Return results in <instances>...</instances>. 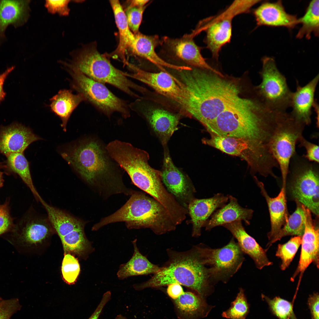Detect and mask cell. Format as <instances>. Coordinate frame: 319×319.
I'll list each match as a JSON object with an SVG mask.
<instances>
[{"mask_svg":"<svg viewBox=\"0 0 319 319\" xmlns=\"http://www.w3.org/2000/svg\"><path fill=\"white\" fill-rule=\"evenodd\" d=\"M279 113L268 108L259 97H241L205 126L213 134L248 140L271 156Z\"/></svg>","mask_w":319,"mask_h":319,"instance_id":"cell-1","label":"cell"},{"mask_svg":"<svg viewBox=\"0 0 319 319\" xmlns=\"http://www.w3.org/2000/svg\"><path fill=\"white\" fill-rule=\"evenodd\" d=\"M206 70L179 72L188 95L185 111L205 126L241 98L236 83Z\"/></svg>","mask_w":319,"mask_h":319,"instance_id":"cell-2","label":"cell"},{"mask_svg":"<svg viewBox=\"0 0 319 319\" xmlns=\"http://www.w3.org/2000/svg\"><path fill=\"white\" fill-rule=\"evenodd\" d=\"M106 146L98 138L92 136L61 155L88 184L101 192L131 195L134 191L126 188L123 181V170L110 155Z\"/></svg>","mask_w":319,"mask_h":319,"instance_id":"cell-3","label":"cell"},{"mask_svg":"<svg viewBox=\"0 0 319 319\" xmlns=\"http://www.w3.org/2000/svg\"><path fill=\"white\" fill-rule=\"evenodd\" d=\"M203 243L190 249L178 251L168 248V260L159 271L148 280L133 285L140 291L156 288L177 283L205 297L211 294L215 284L205 260Z\"/></svg>","mask_w":319,"mask_h":319,"instance_id":"cell-4","label":"cell"},{"mask_svg":"<svg viewBox=\"0 0 319 319\" xmlns=\"http://www.w3.org/2000/svg\"><path fill=\"white\" fill-rule=\"evenodd\" d=\"M111 157L129 176L133 183L150 195L166 209L172 219L181 217L185 209L165 189L161 172L149 165L148 154L131 143L120 141L111 149Z\"/></svg>","mask_w":319,"mask_h":319,"instance_id":"cell-5","label":"cell"},{"mask_svg":"<svg viewBox=\"0 0 319 319\" xmlns=\"http://www.w3.org/2000/svg\"><path fill=\"white\" fill-rule=\"evenodd\" d=\"M121 208L102 218L92 227L97 231L108 224L123 222L129 229L147 228L160 235L175 230L177 225L165 207L145 193L135 191Z\"/></svg>","mask_w":319,"mask_h":319,"instance_id":"cell-6","label":"cell"},{"mask_svg":"<svg viewBox=\"0 0 319 319\" xmlns=\"http://www.w3.org/2000/svg\"><path fill=\"white\" fill-rule=\"evenodd\" d=\"M70 58L63 64L66 68L77 70L88 77L103 84H110L133 98L139 97L133 91L144 92V89L136 84L115 68L93 45L74 50Z\"/></svg>","mask_w":319,"mask_h":319,"instance_id":"cell-7","label":"cell"},{"mask_svg":"<svg viewBox=\"0 0 319 319\" xmlns=\"http://www.w3.org/2000/svg\"><path fill=\"white\" fill-rule=\"evenodd\" d=\"M55 232L47 217L30 208L4 236L19 252L28 253L44 247Z\"/></svg>","mask_w":319,"mask_h":319,"instance_id":"cell-8","label":"cell"},{"mask_svg":"<svg viewBox=\"0 0 319 319\" xmlns=\"http://www.w3.org/2000/svg\"><path fill=\"white\" fill-rule=\"evenodd\" d=\"M289 189L292 198L319 216L318 163L295 154L292 158Z\"/></svg>","mask_w":319,"mask_h":319,"instance_id":"cell-9","label":"cell"},{"mask_svg":"<svg viewBox=\"0 0 319 319\" xmlns=\"http://www.w3.org/2000/svg\"><path fill=\"white\" fill-rule=\"evenodd\" d=\"M67 69L72 77L73 88L84 96L85 101L108 118L116 112L120 114L125 119L130 116L129 104L113 94L104 84L77 70Z\"/></svg>","mask_w":319,"mask_h":319,"instance_id":"cell-10","label":"cell"},{"mask_svg":"<svg viewBox=\"0 0 319 319\" xmlns=\"http://www.w3.org/2000/svg\"><path fill=\"white\" fill-rule=\"evenodd\" d=\"M305 126L294 118L290 113H280L272 140V154L280 168L282 187L286 188L291 159L295 154L296 145Z\"/></svg>","mask_w":319,"mask_h":319,"instance_id":"cell-11","label":"cell"},{"mask_svg":"<svg viewBox=\"0 0 319 319\" xmlns=\"http://www.w3.org/2000/svg\"><path fill=\"white\" fill-rule=\"evenodd\" d=\"M261 84L256 89L259 97L268 108L276 112L286 111L290 107L292 92L285 76L279 71L274 59L265 56L262 59Z\"/></svg>","mask_w":319,"mask_h":319,"instance_id":"cell-12","label":"cell"},{"mask_svg":"<svg viewBox=\"0 0 319 319\" xmlns=\"http://www.w3.org/2000/svg\"><path fill=\"white\" fill-rule=\"evenodd\" d=\"M204 255L213 279L217 284L227 283L241 268L244 253L232 237L224 247L212 249L204 245Z\"/></svg>","mask_w":319,"mask_h":319,"instance_id":"cell-13","label":"cell"},{"mask_svg":"<svg viewBox=\"0 0 319 319\" xmlns=\"http://www.w3.org/2000/svg\"><path fill=\"white\" fill-rule=\"evenodd\" d=\"M132 72H124L131 78L150 86L158 93L175 101L184 110L188 100V94L183 83L167 71L158 72L147 71L129 63Z\"/></svg>","mask_w":319,"mask_h":319,"instance_id":"cell-14","label":"cell"},{"mask_svg":"<svg viewBox=\"0 0 319 319\" xmlns=\"http://www.w3.org/2000/svg\"><path fill=\"white\" fill-rule=\"evenodd\" d=\"M161 178L168 192L187 209L189 203L195 198V188L185 175L175 165L167 149H165L164 152Z\"/></svg>","mask_w":319,"mask_h":319,"instance_id":"cell-15","label":"cell"},{"mask_svg":"<svg viewBox=\"0 0 319 319\" xmlns=\"http://www.w3.org/2000/svg\"><path fill=\"white\" fill-rule=\"evenodd\" d=\"M303 209L305 229L301 238L300 258L296 270L290 279L293 281L299 275L298 287L304 272L311 263H313L317 268L319 267V227L314 223L310 210L304 206Z\"/></svg>","mask_w":319,"mask_h":319,"instance_id":"cell-16","label":"cell"},{"mask_svg":"<svg viewBox=\"0 0 319 319\" xmlns=\"http://www.w3.org/2000/svg\"><path fill=\"white\" fill-rule=\"evenodd\" d=\"M131 110L142 114L163 145L177 130L180 116L161 108L146 109L135 101L129 104Z\"/></svg>","mask_w":319,"mask_h":319,"instance_id":"cell-17","label":"cell"},{"mask_svg":"<svg viewBox=\"0 0 319 319\" xmlns=\"http://www.w3.org/2000/svg\"><path fill=\"white\" fill-rule=\"evenodd\" d=\"M228 196L218 193L209 198H194L189 202L187 210L192 225V237H197L201 236L202 228L204 227L214 213L228 202Z\"/></svg>","mask_w":319,"mask_h":319,"instance_id":"cell-18","label":"cell"},{"mask_svg":"<svg viewBox=\"0 0 319 319\" xmlns=\"http://www.w3.org/2000/svg\"><path fill=\"white\" fill-rule=\"evenodd\" d=\"M41 139L31 129L17 123L0 126V153L6 156L12 153H23L32 142Z\"/></svg>","mask_w":319,"mask_h":319,"instance_id":"cell-19","label":"cell"},{"mask_svg":"<svg viewBox=\"0 0 319 319\" xmlns=\"http://www.w3.org/2000/svg\"><path fill=\"white\" fill-rule=\"evenodd\" d=\"M189 34L180 38H165L164 40L173 53L187 64L197 68L211 71L224 77L222 73L210 66L203 58L201 48Z\"/></svg>","mask_w":319,"mask_h":319,"instance_id":"cell-20","label":"cell"},{"mask_svg":"<svg viewBox=\"0 0 319 319\" xmlns=\"http://www.w3.org/2000/svg\"><path fill=\"white\" fill-rule=\"evenodd\" d=\"M319 79L318 74L303 87L297 81L296 91L292 93L290 104L292 110L290 113L294 118L305 126L309 125L311 123L312 108L317 103L314 96Z\"/></svg>","mask_w":319,"mask_h":319,"instance_id":"cell-21","label":"cell"},{"mask_svg":"<svg viewBox=\"0 0 319 319\" xmlns=\"http://www.w3.org/2000/svg\"><path fill=\"white\" fill-rule=\"evenodd\" d=\"M257 25L293 28L298 24L295 15L287 13L281 1L262 3L253 12Z\"/></svg>","mask_w":319,"mask_h":319,"instance_id":"cell-22","label":"cell"},{"mask_svg":"<svg viewBox=\"0 0 319 319\" xmlns=\"http://www.w3.org/2000/svg\"><path fill=\"white\" fill-rule=\"evenodd\" d=\"M232 234L240 249L244 254L250 256L254 261L256 267L259 269L272 265L268 259L267 250L264 249L245 231L242 221H237L222 226Z\"/></svg>","mask_w":319,"mask_h":319,"instance_id":"cell-23","label":"cell"},{"mask_svg":"<svg viewBox=\"0 0 319 319\" xmlns=\"http://www.w3.org/2000/svg\"><path fill=\"white\" fill-rule=\"evenodd\" d=\"M234 16L227 9L208 25L205 42L213 57L217 59L222 47L229 43L232 35V20Z\"/></svg>","mask_w":319,"mask_h":319,"instance_id":"cell-24","label":"cell"},{"mask_svg":"<svg viewBox=\"0 0 319 319\" xmlns=\"http://www.w3.org/2000/svg\"><path fill=\"white\" fill-rule=\"evenodd\" d=\"M203 141L206 144L232 155L240 156L246 152L248 154L250 162H258L262 157L259 148L246 139L213 134L210 138L204 139Z\"/></svg>","mask_w":319,"mask_h":319,"instance_id":"cell-25","label":"cell"},{"mask_svg":"<svg viewBox=\"0 0 319 319\" xmlns=\"http://www.w3.org/2000/svg\"><path fill=\"white\" fill-rule=\"evenodd\" d=\"M135 35V40L131 49L136 55L150 61L160 69L166 71L164 67L179 72L190 71V67L179 66L168 63L161 58L155 51L156 47L161 42L157 35H147L139 32Z\"/></svg>","mask_w":319,"mask_h":319,"instance_id":"cell-26","label":"cell"},{"mask_svg":"<svg viewBox=\"0 0 319 319\" xmlns=\"http://www.w3.org/2000/svg\"><path fill=\"white\" fill-rule=\"evenodd\" d=\"M228 202L224 206L216 210L206 222L204 227L206 231L214 228L237 221H244L245 224L249 225L253 211L242 207L237 199L231 195L228 196Z\"/></svg>","mask_w":319,"mask_h":319,"instance_id":"cell-27","label":"cell"},{"mask_svg":"<svg viewBox=\"0 0 319 319\" xmlns=\"http://www.w3.org/2000/svg\"><path fill=\"white\" fill-rule=\"evenodd\" d=\"M30 0H0V36L3 37L9 25L17 27L28 20Z\"/></svg>","mask_w":319,"mask_h":319,"instance_id":"cell-28","label":"cell"},{"mask_svg":"<svg viewBox=\"0 0 319 319\" xmlns=\"http://www.w3.org/2000/svg\"><path fill=\"white\" fill-rule=\"evenodd\" d=\"M261 192L265 197L268 205L270 214L271 229L267 234L269 241L271 240L287 222V213L286 188L282 187L278 195L271 198L268 195L263 184L255 178Z\"/></svg>","mask_w":319,"mask_h":319,"instance_id":"cell-29","label":"cell"},{"mask_svg":"<svg viewBox=\"0 0 319 319\" xmlns=\"http://www.w3.org/2000/svg\"><path fill=\"white\" fill-rule=\"evenodd\" d=\"M204 297L192 291H187L174 300L177 313L182 319H199L206 316L211 307Z\"/></svg>","mask_w":319,"mask_h":319,"instance_id":"cell-30","label":"cell"},{"mask_svg":"<svg viewBox=\"0 0 319 319\" xmlns=\"http://www.w3.org/2000/svg\"><path fill=\"white\" fill-rule=\"evenodd\" d=\"M110 3L119 35V43L114 53L127 65L128 62L125 56L126 51L128 48H131L135 40V35L129 27L125 11L119 1L110 0Z\"/></svg>","mask_w":319,"mask_h":319,"instance_id":"cell-31","label":"cell"},{"mask_svg":"<svg viewBox=\"0 0 319 319\" xmlns=\"http://www.w3.org/2000/svg\"><path fill=\"white\" fill-rule=\"evenodd\" d=\"M136 242V239L132 242L134 252L131 258L127 262L121 265L119 267L117 275L120 279L133 276L154 274L160 270V267L151 263L140 253Z\"/></svg>","mask_w":319,"mask_h":319,"instance_id":"cell-32","label":"cell"},{"mask_svg":"<svg viewBox=\"0 0 319 319\" xmlns=\"http://www.w3.org/2000/svg\"><path fill=\"white\" fill-rule=\"evenodd\" d=\"M50 101L51 110L61 119V126L66 131L67 123L71 113L85 100L82 95L74 94L71 90L64 89L59 90Z\"/></svg>","mask_w":319,"mask_h":319,"instance_id":"cell-33","label":"cell"},{"mask_svg":"<svg viewBox=\"0 0 319 319\" xmlns=\"http://www.w3.org/2000/svg\"><path fill=\"white\" fill-rule=\"evenodd\" d=\"M6 168L7 174L13 173L18 175L31 191L35 199L40 201L42 199L34 185L30 170L29 164L23 153H12L6 156Z\"/></svg>","mask_w":319,"mask_h":319,"instance_id":"cell-34","label":"cell"},{"mask_svg":"<svg viewBox=\"0 0 319 319\" xmlns=\"http://www.w3.org/2000/svg\"><path fill=\"white\" fill-rule=\"evenodd\" d=\"M297 207L295 211L288 218L283 227L270 241L266 245L267 250L274 243L287 236L302 237L304 231L305 213L303 205L295 201Z\"/></svg>","mask_w":319,"mask_h":319,"instance_id":"cell-35","label":"cell"},{"mask_svg":"<svg viewBox=\"0 0 319 319\" xmlns=\"http://www.w3.org/2000/svg\"><path fill=\"white\" fill-rule=\"evenodd\" d=\"M319 3V0L311 1L303 16L298 19V24H301L302 26L296 35L297 38L305 37L309 39L312 33L316 36H318Z\"/></svg>","mask_w":319,"mask_h":319,"instance_id":"cell-36","label":"cell"},{"mask_svg":"<svg viewBox=\"0 0 319 319\" xmlns=\"http://www.w3.org/2000/svg\"><path fill=\"white\" fill-rule=\"evenodd\" d=\"M302 237L295 236L283 244H278L276 256L281 261L280 267L283 271L286 269L290 265L300 246Z\"/></svg>","mask_w":319,"mask_h":319,"instance_id":"cell-37","label":"cell"},{"mask_svg":"<svg viewBox=\"0 0 319 319\" xmlns=\"http://www.w3.org/2000/svg\"><path fill=\"white\" fill-rule=\"evenodd\" d=\"M262 296L267 303L272 313L279 319H297L291 302L279 297L271 299L263 294Z\"/></svg>","mask_w":319,"mask_h":319,"instance_id":"cell-38","label":"cell"},{"mask_svg":"<svg viewBox=\"0 0 319 319\" xmlns=\"http://www.w3.org/2000/svg\"><path fill=\"white\" fill-rule=\"evenodd\" d=\"M249 310V305L244 291L240 288L231 307L222 313V316L228 319H245Z\"/></svg>","mask_w":319,"mask_h":319,"instance_id":"cell-39","label":"cell"},{"mask_svg":"<svg viewBox=\"0 0 319 319\" xmlns=\"http://www.w3.org/2000/svg\"><path fill=\"white\" fill-rule=\"evenodd\" d=\"M61 270L64 281L69 284H74L80 273V267L78 260L70 253H64Z\"/></svg>","mask_w":319,"mask_h":319,"instance_id":"cell-40","label":"cell"},{"mask_svg":"<svg viewBox=\"0 0 319 319\" xmlns=\"http://www.w3.org/2000/svg\"><path fill=\"white\" fill-rule=\"evenodd\" d=\"M9 199L0 205V236L10 232L15 224L10 213Z\"/></svg>","mask_w":319,"mask_h":319,"instance_id":"cell-41","label":"cell"},{"mask_svg":"<svg viewBox=\"0 0 319 319\" xmlns=\"http://www.w3.org/2000/svg\"><path fill=\"white\" fill-rule=\"evenodd\" d=\"M146 6L126 8L125 11L129 27L134 34L139 32L143 14Z\"/></svg>","mask_w":319,"mask_h":319,"instance_id":"cell-42","label":"cell"},{"mask_svg":"<svg viewBox=\"0 0 319 319\" xmlns=\"http://www.w3.org/2000/svg\"><path fill=\"white\" fill-rule=\"evenodd\" d=\"M70 0H46L45 6L49 13L58 14L61 16H68L70 9L68 5Z\"/></svg>","mask_w":319,"mask_h":319,"instance_id":"cell-43","label":"cell"},{"mask_svg":"<svg viewBox=\"0 0 319 319\" xmlns=\"http://www.w3.org/2000/svg\"><path fill=\"white\" fill-rule=\"evenodd\" d=\"M21 308L19 300L13 298L0 301V319H10Z\"/></svg>","mask_w":319,"mask_h":319,"instance_id":"cell-44","label":"cell"},{"mask_svg":"<svg viewBox=\"0 0 319 319\" xmlns=\"http://www.w3.org/2000/svg\"><path fill=\"white\" fill-rule=\"evenodd\" d=\"M299 146L304 147L306 154L302 156L310 162L319 163V147L305 139L302 136L299 139Z\"/></svg>","mask_w":319,"mask_h":319,"instance_id":"cell-45","label":"cell"},{"mask_svg":"<svg viewBox=\"0 0 319 319\" xmlns=\"http://www.w3.org/2000/svg\"><path fill=\"white\" fill-rule=\"evenodd\" d=\"M318 293L309 296L307 304L309 308L312 319H319V300Z\"/></svg>","mask_w":319,"mask_h":319,"instance_id":"cell-46","label":"cell"},{"mask_svg":"<svg viewBox=\"0 0 319 319\" xmlns=\"http://www.w3.org/2000/svg\"><path fill=\"white\" fill-rule=\"evenodd\" d=\"M111 296V293L109 291L104 294L100 303L88 319H98L104 306L110 300Z\"/></svg>","mask_w":319,"mask_h":319,"instance_id":"cell-47","label":"cell"},{"mask_svg":"<svg viewBox=\"0 0 319 319\" xmlns=\"http://www.w3.org/2000/svg\"><path fill=\"white\" fill-rule=\"evenodd\" d=\"M167 286V293L169 296L173 300L178 298L184 292L181 285L179 284L173 283Z\"/></svg>","mask_w":319,"mask_h":319,"instance_id":"cell-48","label":"cell"},{"mask_svg":"<svg viewBox=\"0 0 319 319\" xmlns=\"http://www.w3.org/2000/svg\"><path fill=\"white\" fill-rule=\"evenodd\" d=\"M14 66H12L6 69L3 73L0 74V103L4 99L6 93L3 89L4 82L9 74L14 69Z\"/></svg>","mask_w":319,"mask_h":319,"instance_id":"cell-49","label":"cell"},{"mask_svg":"<svg viewBox=\"0 0 319 319\" xmlns=\"http://www.w3.org/2000/svg\"><path fill=\"white\" fill-rule=\"evenodd\" d=\"M149 1V0H132L127 8L133 7H143L146 6V5Z\"/></svg>","mask_w":319,"mask_h":319,"instance_id":"cell-50","label":"cell"},{"mask_svg":"<svg viewBox=\"0 0 319 319\" xmlns=\"http://www.w3.org/2000/svg\"><path fill=\"white\" fill-rule=\"evenodd\" d=\"M3 172L0 171V188L3 186L4 180L3 178Z\"/></svg>","mask_w":319,"mask_h":319,"instance_id":"cell-51","label":"cell"},{"mask_svg":"<svg viewBox=\"0 0 319 319\" xmlns=\"http://www.w3.org/2000/svg\"><path fill=\"white\" fill-rule=\"evenodd\" d=\"M115 319H128L122 315L120 314L117 315L115 317Z\"/></svg>","mask_w":319,"mask_h":319,"instance_id":"cell-52","label":"cell"},{"mask_svg":"<svg viewBox=\"0 0 319 319\" xmlns=\"http://www.w3.org/2000/svg\"><path fill=\"white\" fill-rule=\"evenodd\" d=\"M6 167V165H4V163L3 162H0V169L4 168L5 169Z\"/></svg>","mask_w":319,"mask_h":319,"instance_id":"cell-53","label":"cell"},{"mask_svg":"<svg viewBox=\"0 0 319 319\" xmlns=\"http://www.w3.org/2000/svg\"><path fill=\"white\" fill-rule=\"evenodd\" d=\"M1 300V298H0V301Z\"/></svg>","mask_w":319,"mask_h":319,"instance_id":"cell-54","label":"cell"},{"mask_svg":"<svg viewBox=\"0 0 319 319\" xmlns=\"http://www.w3.org/2000/svg\"><path fill=\"white\" fill-rule=\"evenodd\" d=\"M0 37H1L0 36Z\"/></svg>","mask_w":319,"mask_h":319,"instance_id":"cell-55","label":"cell"}]
</instances>
